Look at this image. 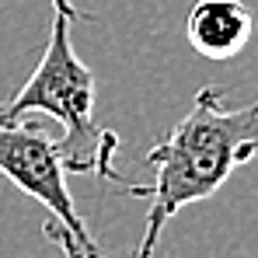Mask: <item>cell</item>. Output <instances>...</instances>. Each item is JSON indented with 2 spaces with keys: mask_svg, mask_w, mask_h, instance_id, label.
Returning a JSON list of instances; mask_svg holds the SVG:
<instances>
[{
  "mask_svg": "<svg viewBox=\"0 0 258 258\" xmlns=\"http://www.w3.org/2000/svg\"><path fill=\"white\" fill-rule=\"evenodd\" d=\"M255 18L244 0H196L185 18V39L206 59H230L251 42Z\"/></svg>",
  "mask_w": 258,
  "mask_h": 258,
  "instance_id": "obj_4",
  "label": "cell"
},
{
  "mask_svg": "<svg viewBox=\"0 0 258 258\" xmlns=\"http://www.w3.org/2000/svg\"><path fill=\"white\" fill-rule=\"evenodd\" d=\"M49 11H52V25H49V42H45L42 59L32 70V77L25 81V87L11 101L0 105V119L21 122L32 112L56 119L63 126V136L56 140V147H59L67 171L119 181V185H126L129 196H150V185H129L112 168L119 136L112 129H98L94 122L98 81L74 52V39H70L74 21H81L87 14L81 7H74V0H49Z\"/></svg>",
  "mask_w": 258,
  "mask_h": 258,
  "instance_id": "obj_2",
  "label": "cell"
},
{
  "mask_svg": "<svg viewBox=\"0 0 258 258\" xmlns=\"http://www.w3.org/2000/svg\"><path fill=\"white\" fill-rule=\"evenodd\" d=\"M0 174L14 181L25 196L42 203L59 227L74 234L84 258H105L101 244L91 237L84 216L77 213L74 196L67 192V168L56 140L35 122H4L0 119Z\"/></svg>",
  "mask_w": 258,
  "mask_h": 258,
  "instance_id": "obj_3",
  "label": "cell"
},
{
  "mask_svg": "<svg viewBox=\"0 0 258 258\" xmlns=\"http://www.w3.org/2000/svg\"><path fill=\"white\" fill-rule=\"evenodd\" d=\"M251 161H258V98L230 108L223 87H203L188 115L147 150L157 185H150V213L133 258H154L178 210L213 199L227 178Z\"/></svg>",
  "mask_w": 258,
  "mask_h": 258,
  "instance_id": "obj_1",
  "label": "cell"
},
{
  "mask_svg": "<svg viewBox=\"0 0 258 258\" xmlns=\"http://www.w3.org/2000/svg\"><path fill=\"white\" fill-rule=\"evenodd\" d=\"M42 234L49 237V241H52V244H56V248H59V251H63V258H84L81 244L74 241V234H70L67 227H59L56 220H49V223H45V227H42Z\"/></svg>",
  "mask_w": 258,
  "mask_h": 258,
  "instance_id": "obj_5",
  "label": "cell"
}]
</instances>
